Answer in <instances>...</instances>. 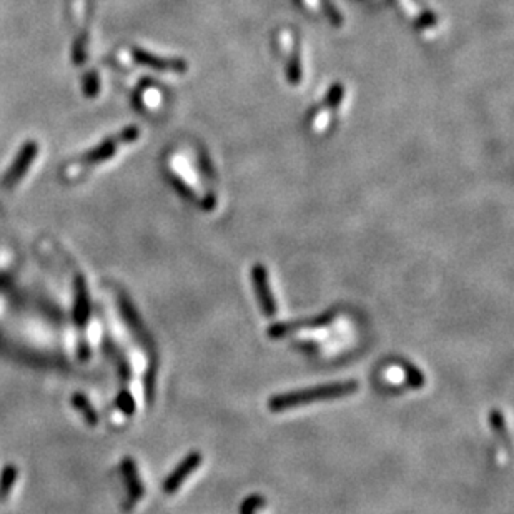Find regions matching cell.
Returning <instances> with one entry per match:
<instances>
[{"label": "cell", "mask_w": 514, "mask_h": 514, "mask_svg": "<svg viewBox=\"0 0 514 514\" xmlns=\"http://www.w3.org/2000/svg\"><path fill=\"white\" fill-rule=\"evenodd\" d=\"M356 390H358L356 381H339V383L322 385V386H315V388L291 391V393L278 395L275 398H271L270 409L271 411H285V409L300 407V404L343 398V396L355 393Z\"/></svg>", "instance_id": "cell-1"}, {"label": "cell", "mask_w": 514, "mask_h": 514, "mask_svg": "<svg viewBox=\"0 0 514 514\" xmlns=\"http://www.w3.org/2000/svg\"><path fill=\"white\" fill-rule=\"evenodd\" d=\"M139 135H140V132H139V129H136V127H130V129H125L124 132H122V134L112 136V139H108L107 141H103L100 147L93 150V152L85 155L82 163L83 165H95V163L105 162L107 158L112 157L113 152H117V148H119L120 145L130 144V141L139 139Z\"/></svg>", "instance_id": "cell-2"}, {"label": "cell", "mask_w": 514, "mask_h": 514, "mask_svg": "<svg viewBox=\"0 0 514 514\" xmlns=\"http://www.w3.org/2000/svg\"><path fill=\"white\" fill-rule=\"evenodd\" d=\"M135 62L140 65H145V67L155 69L158 72H173V74H183L187 72L188 65L183 59H170V57H158L153 54H148V52L134 49L132 52Z\"/></svg>", "instance_id": "cell-3"}, {"label": "cell", "mask_w": 514, "mask_h": 514, "mask_svg": "<svg viewBox=\"0 0 514 514\" xmlns=\"http://www.w3.org/2000/svg\"><path fill=\"white\" fill-rule=\"evenodd\" d=\"M253 286L257 298L260 301V308L267 317H273L276 313V301L273 298L270 286H268V273L265 267L257 265L253 268Z\"/></svg>", "instance_id": "cell-4"}, {"label": "cell", "mask_w": 514, "mask_h": 514, "mask_svg": "<svg viewBox=\"0 0 514 514\" xmlns=\"http://www.w3.org/2000/svg\"><path fill=\"white\" fill-rule=\"evenodd\" d=\"M328 322H332V313H325L322 317L318 318H311V320H305V322H293V323H280V325H273L270 328V337L271 338H281L285 334L298 332L301 328H311V327H323Z\"/></svg>", "instance_id": "cell-5"}, {"label": "cell", "mask_w": 514, "mask_h": 514, "mask_svg": "<svg viewBox=\"0 0 514 514\" xmlns=\"http://www.w3.org/2000/svg\"><path fill=\"white\" fill-rule=\"evenodd\" d=\"M200 463H201V456L198 455V452H193V455L188 456V458L183 461L180 466H178V469L175 471V473L172 474V478L168 479L167 486H165V488H167V491H170V493L175 491V489L180 486L183 481H185L187 476L190 474L193 469H197L198 466H200Z\"/></svg>", "instance_id": "cell-6"}, {"label": "cell", "mask_w": 514, "mask_h": 514, "mask_svg": "<svg viewBox=\"0 0 514 514\" xmlns=\"http://www.w3.org/2000/svg\"><path fill=\"white\" fill-rule=\"evenodd\" d=\"M35 153H37V147H35L34 144L27 145V147L23 148V152H22L21 155H18L17 162L13 163L12 172L8 173L6 180H4V183H6V187H11V185H13V183H16V182L18 180V178H21L22 173L25 172V170L28 168V165L32 163V160H34Z\"/></svg>", "instance_id": "cell-7"}, {"label": "cell", "mask_w": 514, "mask_h": 514, "mask_svg": "<svg viewBox=\"0 0 514 514\" xmlns=\"http://www.w3.org/2000/svg\"><path fill=\"white\" fill-rule=\"evenodd\" d=\"M343 97V87H339V85H337V87H333L332 93H329V97L327 98V102L332 103V105H337V103L341 100Z\"/></svg>", "instance_id": "cell-8"}]
</instances>
